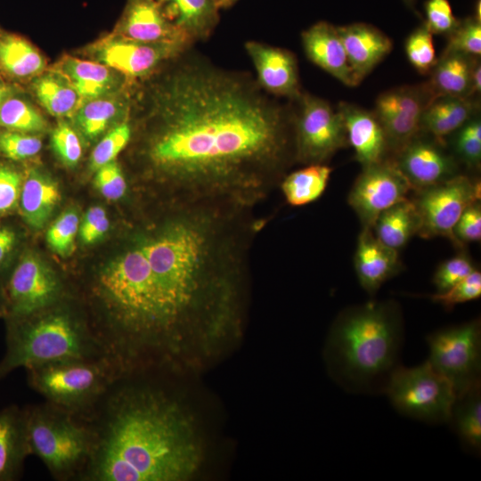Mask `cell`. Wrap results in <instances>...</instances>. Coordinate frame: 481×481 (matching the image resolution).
I'll return each instance as SVG.
<instances>
[{"label":"cell","mask_w":481,"mask_h":481,"mask_svg":"<svg viewBox=\"0 0 481 481\" xmlns=\"http://www.w3.org/2000/svg\"><path fill=\"white\" fill-rule=\"evenodd\" d=\"M412 186L393 159L363 167L348 195V203L363 228L372 229L378 216L407 199Z\"/></svg>","instance_id":"cell-14"},{"label":"cell","mask_w":481,"mask_h":481,"mask_svg":"<svg viewBox=\"0 0 481 481\" xmlns=\"http://www.w3.org/2000/svg\"><path fill=\"white\" fill-rule=\"evenodd\" d=\"M238 0H223L222 9L228 8L233 5Z\"/></svg>","instance_id":"cell-55"},{"label":"cell","mask_w":481,"mask_h":481,"mask_svg":"<svg viewBox=\"0 0 481 481\" xmlns=\"http://www.w3.org/2000/svg\"><path fill=\"white\" fill-rule=\"evenodd\" d=\"M3 219V218H2ZM0 219V281L6 279L20 254V233L13 225Z\"/></svg>","instance_id":"cell-48"},{"label":"cell","mask_w":481,"mask_h":481,"mask_svg":"<svg viewBox=\"0 0 481 481\" xmlns=\"http://www.w3.org/2000/svg\"><path fill=\"white\" fill-rule=\"evenodd\" d=\"M306 57L315 65L348 86L361 83L346 56L337 27L318 21L301 34Z\"/></svg>","instance_id":"cell-18"},{"label":"cell","mask_w":481,"mask_h":481,"mask_svg":"<svg viewBox=\"0 0 481 481\" xmlns=\"http://www.w3.org/2000/svg\"><path fill=\"white\" fill-rule=\"evenodd\" d=\"M481 92V65L477 59L471 75V97Z\"/></svg>","instance_id":"cell-51"},{"label":"cell","mask_w":481,"mask_h":481,"mask_svg":"<svg viewBox=\"0 0 481 481\" xmlns=\"http://www.w3.org/2000/svg\"><path fill=\"white\" fill-rule=\"evenodd\" d=\"M444 51L461 52L471 56L481 54V21L474 16L460 20L458 26L447 36Z\"/></svg>","instance_id":"cell-42"},{"label":"cell","mask_w":481,"mask_h":481,"mask_svg":"<svg viewBox=\"0 0 481 481\" xmlns=\"http://www.w3.org/2000/svg\"><path fill=\"white\" fill-rule=\"evenodd\" d=\"M332 168L326 164H311L287 174L280 183L286 201L293 207L307 205L325 192Z\"/></svg>","instance_id":"cell-32"},{"label":"cell","mask_w":481,"mask_h":481,"mask_svg":"<svg viewBox=\"0 0 481 481\" xmlns=\"http://www.w3.org/2000/svg\"><path fill=\"white\" fill-rule=\"evenodd\" d=\"M481 296V273L475 269L466 278L443 292L429 295V298L446 310L456 305L472 301Z\"/></svg>","instance_id":"cell-43"},{"label":"cell","mask_w":481,"mask_h":481,"mask_svg":"<svg viewBox=\"0 0 481 481\" xmlns=\"http://www.w3.org/2000/svg\"><path fill=\"white\" fill-rule=\"evenodd\" d=\"M349 63L363 79L391 52V39L372 25L353 23L337 27Z\"/></svg>","instance_id":"cell-22"},{"label":"cell","mask_w":481,"mask_h":481,"mask_svg":"<svg viewBox=\"0 0 481 481\" xmlns=\"http://www.w3.org/2000/svg\"><path fill=\"white\" fill-rule=\"evenodd\" d=\"M426 26L432 34L448 36L459 24L449 0H427L424 4Z\"/></svg>","instance_id":"cell-47"},{"label":"cell","mask_w":481,"mask_h":481,"mask_svg":"<svg viewBox=\"0 0 481 481\" xmlns=\"http://www.w3.org/2000/svg\"><path fill=\"white\" fill-rule=\"evenodd\" d=\"M192 47L180 44L143 43L119 34L103 37L90 47L99 61L130 79H143L158 70L166 61Z\"/></svg>","instance_id":"cell-15"},{"label":"cell","mask_w":481,"mask_h":481,"mask_svg":"<svg viewBox=\"0 0 481 481\" xmlns=\"http://www.w3.org/2000/svg\"><path fill=\"white\" fill-rule=\"evenodd\" d=\"M401 414L428 424L447 423L455 392L428 361L415 367L399 365L384 390Z\"/></svg>","instance_id":"cell-8"},{"label":"cell","mask_w":481,"mask_h":481,"mask_svg":"<svg viewBox=\"0 0 481 481\" xmlns=\"http://www.w3.org/2000/svg\"><path fill=\"white\" fill-rule=\"evenodd\" d=\"M404 320L394 301L344 309L334 320L323 349L331 379L353 394H384L394 371L401 365Z\"/></svg>","instance_id":"cell-4"},{"label":"cell","mask_w":481,"mask_h":481,"mask_svg":"<svg viewBox=\"0 0 481 481\" xmlns=\"http://www.w3.org/2000/svg\"><path fill=\"white\" fill-rule=\"evenodd\" d=\"M46 122L42 114L17 92L7 97L0 107V128L29 134L42 132Z\"/></svg>","instance_id":"cell-35"},{"label":"cell","mask_w":481,"mask_h":481,"mask_svg":"<svg viewBox=\"0 0 481 481\" xmlns=\"http://www.w3.org/2000/svg\"><path fill=\"white\" fill-rule=\"evenodd\" d=\"M168 64L149 94L143 157L150 170L171 186V200L257 207L296 163L293 102L193 46Z\"/></svg>","instance_id":"cell-2"},{"label":"cell","mask_w":481,"mask_h":481,"mask_svg":"<svg viewBox=\"0 0 481 481\" xmlns=\"http://www.w3.org/2000/svg\"><path fill=\"white\" fill-rule=\"evenodd\" d=\"M26 433L29 454L39 458L53 477L78 480L94 446L89 421L46 402L26 407Z\"/></svg>","instance_id":"cell-7"},{"label":"cell","mask_w":481,"mask_h":481,"mask_svg":"<svg viewBox=\"0 0 481 481\" xmlns=\"http://www.w3.org/2000/svg\"><path fill=\"white\" fill-rule=\"evenodd\" d=\"M110 228V220L104 208L91 207L85 214L78 233L85 244H93L103 237Z\"/></svg>","instance_id":"cell-49"},{"label":"cell","mask_w":481,"mask_h":481,"mask_svg":"<svg viewBox=\"0 0 481 481\" xmlns=\"http://www.w3.org/2000/svg\"><path fill=\"white\" fill-rule=\"evenodd\" d=\"M393 161L413 190H421L459 175L455 159L444 150V144L419 135L396 154Z\"/></svg>","instance_id":"cell-16"},{"label":"cell","mask_w":481,"mask_h":481,"mask_svg":"<svg viewBox=\"0 0 481 481\" xmlns=\"http://www.w3.org/2000/svg\"><path fill=\"white\" fill-rule=\"evenodd\" d=\"M337 110L344 120L347 143L363 167L386 159L389 151L387 137L373 111L344 102Z\"/></svg>","instance_id":"cell-20"},{"label":"cell","mask_w":481,"mask_h":481,"mask_svg":"<svg viewBox=\"0 0 481 481\" xmlns=\"http://www.w3.org/2000/svg\"><path fill=\"white\" fill-rule=\"evenodd\" d=\"M6 315V304L3 284L0 281V317L5 318Z\"/></svg>","instance_id":"cell-53"},{"label":"cell","mask_w":481,"mask_h":481,"mask_svg":"<svg viewBox=\"0 0 481 481\" xmlns=\"http://www.w3.org/2000/svg\"><path fill=\"white\" fill-rule=\"evenodd\" d=\"M52 70L73 87L79 97L80 105L113 93L122 80L119 72L99 61L70 55L63 56Z\"/></svg>","instance_id":"cell-23"},{"label":"cell","mask_w":481,"mask_h":481,"mask_svg":"<svg viewBox=\"0 0 481 481\" xmlns=\"http://www.w3.org/2000/svg\"><path fill=\"white\" fill-rule=\"evenodd\" d=\"M4 320L31 315L62 300L63 287L53 270L32 251H24L3 282Z\"/></svg>","instance_id":"cell-11"},{"label":"cell","mask_w":481,"mask_h":481,"mask_svg":"<svg viewBox=\"0 0 481 481\" xmlns=\"http://www.w3.org/2000/svg\"><path fill=\"white\" fill-rule=\"evenodd\" d=\"M293 104L296 163L326 164L347 144L341 114L327 101L304 92Z\"/></svg>","instance_id":"cell-9"},{"label":"cell","mask_w":481,"mask_h":481,"mask_svg":"<svg viewBox=\"0 0 481 481\" xmlns=\"http://www.w3.org/2000/svg\"><path fill=\"white\" fill-rule=\"evenodd\" d=\"M94 183L102 195L110 200L122 199L127 191L125 175L116 160L96 170Z\"/></svg>","instance_id":"cell-46"},{"label":"cell","mask_w":481,"mask_h":481,"mask_svg":"<svg viewBox=\"0 0 481 481\" xmlns=\"http://www.w3.org/2000/svg\"><path fill=\"white\" fill-rule=\"evenodd\" d=\"M453 146L458 157L469 167L478 168L481 162V120L477 115L458 129Z\"/></svg>","instance_id":"cell-39"},{"label":"cell","mask_w":481,"mask_h":481,"mask_svg":"<svg viewBox=\"0 0 481 481\" xmlns=\"http://www.w3.org/2000/svg\"><path fill=\"white\" fill-rule=\"evenodd\" d=\"M79 229V217L73 209L64 211L48 228L46 241L56 254L66 257L74 250L75 237Z\"/></svg>","instance_id":"cell-38"},{"label":"cell","mask_w":481,"mask_h":481,"mask_svg":"<svg viewBox=\"0 0 481 481\" xmlns=\"http://www.w3.org/2000/svg\"><path fill=\"white\" fill-rule=\"evenodd\" d=\"M408 5L412 6L413 4V0H404Z\"/></svg>","instance_id":"cell-57"},{"label":"cell","mask_w":481,"mask_h":481,"mask_svg":"<svg viewBox=\"0 0 481 481\" xmlns=\"http://www.w3.org/2000/svg\"><path fill=\"white\" fill-rule=\"evenodd\" d=\"M477 57L444 51L432 69L428 82L436 96L471 97V75Z\"/></svg>","instance_id":"cell-28"},{"label":"cell","mask_w":481,"mask_h":481,"mask_svg":"<svg viewBox=\"0 0 481 481\" xmlns=\"http://www.w3.org/2000/svg\"><path fill=\"white\" fill-rule=\"evenodd\" d=\"M435 97L428 82L392 88L378 96L373 113L390 152L396 154L419 135L423 113Z\"/></svg>","instance_id":"cell-13"},{"label":"cell","mask_w":481,"mask_h":481,"mask_svg":"<svg viewBox=\"0 0 481 481\" xmlns=\"http://www.w3.org/2000/svg\"><path fill=\"white\" fill-rule=\"evenodd\" d=\"M24 173L10 160L0 161V219L18 210Z\"/></svg>","instance_id":"cell-41"},{"label":"cell","mask_w":481,"mask_h":481,"mask_svg":"<svg viewBox=\"0 0 481 481\" xmlns=\"http://www.w3.org/2000/svg\"><path fill=\"white\" fill-rule=\"evenodd\" d=\"M480 197V182L463 175L419 190L413 200L420 217L418 234L423 238L446 237L459 245L454 226L464 210Z\"/></svg>","instance_id":"cell-12"},{"label":"cell","mask_w":481,"mask_h":481,"mask_svg":"<svg viewBox=\"0 0 481 481\" xmlns=\"http://www.w3.org/2000/svg\"><path fill=\"white\" fill-rule=\"evenodd\" d=\"M61 301L29 316L5 320L6 349L0 361V379L18 368L107 356L92 325Z\"/></svg>","instance_id":"cell-5"},{"label":"cell","mask_w":481,"mask_h":481,"mask_svg":"<svg viewBox=\"0 0 481 481\" xmlns=\"http://www.w3.org/2000/svg\"><path fill=\"white\" fill-rule=\"evenodd\" d=\"M42 148L37 136L0 128V153L10 161H22L36 156Z\"/></svg>","instance_id":"cell-40"},{"label":"cell","mask_w":481,"mask_h":481,"mask_svg":"<svg viewBox=\"0 0 481 481\" xmlns=\"http://www.w3.org/2000/svg\"><path fill=\"white\" fill-rule=\"evenodd\" d=\"M14 92H16V87L0 76V107L4 100Z\"/></svg>","instance_id":"cell-52"},{"label":"cell","mask_w":481,"mask_h":481,"mask_svg":"<svg viewBox=\"0 0 481 481\" xmlns=\"http://www.w3.org/2000/svg\"><path fill=\"white\" fill-rule=\"evenodd\" d=\"M244 47L265 91L289 101L301 95L298 62L291 52L253 40L247 41Z\"/></svg>","instance_id":"cell-17"},{"label":"cell","mask_w":481,"mask_h":481,"mask_svg":"<svg viewBox=\"0 0 481 481\" xmlns=\"http://www.w3.org/2000/svg\"><path fill=\"white\" fill-rule=\"evenodd\" d=\"M453 233L458 243L479 241L481 239L480 200L468 207L457 221Z\"/></svg>","instance_id":"cell-50"},{"label":"cell","mask_w":481,"mask_h":481,"mask_svg":"<svg viewBox=\"0 0 481 481\" xmlns=\"http://www.w3.org/2000/svg\"><path fill=\"white\" fill-rule=\"evenodd\" d=\"M480 6H481V2H480V0H478L476 3L475 16L474 17L479 21H481Z\"/></svg>","instance_id":"cell-54"},{"label":"cell","mask_w":481,"mask_h":481,"mask_svg":"<svg viewBox=\"0 0 481 481\" xmlns=\"http://www.w3.org/2000/svg\"><path fill=\"white\" fill-rule=\"evenodd\" d=\"M61 200L58 183L37 167L24 172L18 212L31 229H42Z\"/></svg>","instance_id":"cell-25"},{"label":"cell","mask_w":481,"mask_h":481,"mask_svg":"<svg viewBox=\"0 0 481 481\" xmlns=\"http://www.w3.org/2000/svg\"><path fill=\"white\" fill-rule=\"evenodd\" d=\"M419 230V214L414 201L408 198L383 211L372 227L382 243L397 251L418 234Z\"/></svg>","instance_id":"cell-31"},{"label":"cell","mask_w":481,"mask_h":481,"mask_svg":"<svg viewBox=\"0 0 481 481\" xmlns=\"http://www.w3.org/2000/svg\"><path fill=\"white\" fill-rule=\"evenodd\" d=\"M447 423L462 447L476 456L481 453V382L456 395Z\"/></svg>","instance_id":"cell-29"},{"label":"cell","mask_w":481,"mask_h":481,"mask_svg":"<svg viewBox=\"0 0 481 481\" xmlns=\"http://www.w3.org/2000/svg\"><path fill=\"white\" fill-rule=\"evenodd\" d=\"M26 371L29 387L46 402L87 421L110 387L124 377L108 356L59 360Z\"/></svg>","instance_id":"cell-6"},{"label":"cell","mask_w":481,"mask_h":481,"mask_svg":"<svg viewBox=\"0 0 481 481\" xmlns=\"http://www.w3.org/2000/svg\"><path fill=\"white\" fill-rule=\"evenodd\" d=\"M432 36L423 23L412 32L405 42L407 58L421 74H429L437 61Z\"/></svg>","instance_id":"cell-36"},{"label":"cell","mask_w":481,"mask_h":481,"mask_svg":"<svg viewBox=\"0 0 481 481\" xmlns=\"http://www.w3.org/2000/svg\"><path fill=\"white\" fill-rule=\"evenodd\" d=\"M227 200H171L114 259L106 290L137 370L199 366L242 334L251 246L265 220Z\"/></svg>","instance_id":"cell-1"},{"label":"cell","mask_w":481,"mask_h":481,"mask_svg":"<svg viewBox=\"0 0 481 481\" xmlns=\"http://www.w3.org/2000/svg\"><path fill=\"white\" fill-rule=\"evenodd\" d=\"M131 137L132 128L127 121H122L112 127L93 150L90 167L96 171L101 167L114 161L128 144Z\"/></svg>","instance_id":"cell-37"},{"label":"cell","mask_w":481,"mask_h":481,"mask_svg":"<svg viewBox=\"0 0 481 481\" xmlns=\"http://www.w3.org/2000/svg\"><path fill=\"white\" fill-rule=\"evenodd\" d=\"M355 269L361 287L371 296L396 275L401 264L398 251L382 243L372 229L363 228L357 240Z\"/></svg>","instance_id":"cell-21"},{"label":"cell","mask_w":481,"mask_h":481,"mask_svg":"<svg viewBox=\"0 0 481 481\" xmlns=\"http://www.w3.org/2000/svg\"><path fill=\"white\" fill-rule=\"evenodd\" d=\"M476 268L466 254H459L443 262L433 276V283L436 292H443L450 289Z\"/></svg>","instance_id":"cell-45"},{"label":"cell","mask_w":481,"mask_h":481,"mask_svg":"<svg viewBox=\"0 0 481 481\" xmlns=\"http://www.w3.org/2000/svg\"><path fill=\"white\" fill-rule=\"evenodd\" d=\"M51 144L58 158L69 167L76 166L82 156V144L77 132L66 122H60L52 133Z\"/></svg>","instance_id":"cell-44"},{"label":"cell","mask_w":481,"mask_h":481,"mask_svg":"<svg viewBox=\"0 0 481 481\" xmlns=\"http://www.w3.org/2000/svg\"><path fill=\"white\" fill-rule=\"evenodd\" d=\"M32 90L43 107L55 117L74 114L80 105L77 92L61 76L53 70L36 77Z\"/></svg>","instance_id":"cell-34"},{"label":"cell","mask_w":481,"mask_h":481,"mask_svg":"<svg viewBox=\"0 0 481 481\" xmlns=\"http://www.w3.org/2000/svg\"><path fill=\"white\" fill-rule=\"evenodd\" d=\"M217 6L222 9L223 0H214Z\"/></svg>","instance_id":"cell-56"},{"label":"cell","mask_w":481,"mask_h":481,"mask_svg":"<svg viewBox=\"0 0 481 481\" xmlns=\"http://www.w3.org/2000/svg\"><path fill=\"white\" fill-rule=\"evenodd\" d=\"M128 102L121 97H98L81 104L74 112L75 121L88 139L101 135L116 119L127 112Z\"/></svg>","instance_id":"cell-33"},{"label":"cell","mask_w":481,"mask_h":481,"mask_svg":"<svg viewBox=\"0 0 481 481\" xmlns=\"http://www.w3.org/2000/svg\"><path fill=\"white\" fill-rule=\"evenodd\" d=\"M45 60L24 37L0 30V75L12 81H26L42 74Z\"/></svg>","instance_id":"cell-30"},{"label":"cell","mask_w":481,"mask_h":481,"mask_svg":"<svg viewBox=\"0 0 481 481\" xmlns=\"http://www.w3.org/2000/svg\"><path fill=\"white\" fill-rule=\"evenodd\" d=\"M478 103L473 98L447 95L435 97L425 110L420 131L444 144V139L477 115Z\"/></svg>","instance_id":"cell-27"},{"label":"cell","mask_w":481,"mask_h":481,"mask_svg":"<svg viewBox=\"0 0 481 481\" xmlns=\"http://www.w3.org/2000/svg\"><path fill=\"white\" fill-rule=\"evenodd\" d=\"M427 361L458 395L481 382V322L475 319L446 327L426 338Z\"/></svg>","instance_id":"cell-10"},{"label":"cell","mask_w":481,"mask_h":481,"mask_svg":"<svg viewBox=\"0 0 481 481\" xmlns=\"http://www.w3.org/2000/svg\"><path fill=\"white\" fill-rule=\"evenodd\" d=\"M1 76V75H0ZM2 77V76H1Z\"/></svg>","instance_id":"cell-58"},{"label":"cell","mask_w":481,"mask_h":481,"mask_svg":"<svg viewBox=\"0 0 481 481\" xmlns=\"http://www.w3.org/2000/svg\"><path fill=\"white\" fill-rule=\"evenodd\" d=\"M29 455L26 407L12 404L0 410V481L18 479Z\"/></svg>","instance_id":"cell-26"},{"label":"cell","mask_w":481,"mask_h":481,"mask_svg":"<svg viewBox=\"0 0 481 481\" xmlns=\"http://www.w3.org/2000/svg\"><path fill=\"white\" fill-rule=\"evenodd\" d=\"M88 421L94 446L78 480L186 481L203 463L193 415L160 387L123 377Z\"/></svg>","instance_id":"cell-3"},{"label":"cell","mask_w":481,"mask_h":481,"mask_svg":"<svg viewBox=\"0 0 481 481\" xmlns=\"http://www.w3.org/2000/svg\"><path fill=\"white\" fill-rule=\"evenodd\" d=\"M180 35L192 45L208 38L219 22L221 10L214 0H157Z\"/></svg>","instance_id":"cell-24"},{"label":"cell","mask_w":481,"mask_h":481,"mask_svg":"<svg viewBox=\"0 0 481 481\" xmlns=\"http://www.w3.org/2000/svg\"><path fill=\"white\" fill-rule=\"evenodd\" d=\"M116 33L143 43L193 46L168 21L157 0H129Z\"/></svg>","instance_id":"cell-19"}]
</instances>
